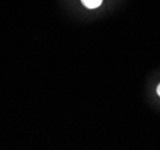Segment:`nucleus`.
Returning a JSON list of instances; mask_svg holds the SVG:
<instances>
[{
	"label": "nucleus",
	"instance_id": "nucleus-1",
	"mask_svg": "<svg viewBox=\"0 0 160 150\" xmlns=\"http://www.w3.org/2000/svg\"><path fill=\"white\" fill-rule=\"evenodd\" d=\"M103 0H81V3L87 7V8H97L100 6Z\"/></svg>",
	"mask_w": 160,
	"mask_h": 150
},
{
	"label": "nucleus",
	"instance_id": "nucleus-2",
	"mask_svg": "<svg viewBox=\"0 0 160 150\" xmlns=\"http://www.w3.org/2000/svg\"><path fill=\"white\" fill-rule=\"evenodd\" d=\"M157 94L160 96V84L158 85V88H157Z\"/></svg>",
	"mask_w": 160,
	"mask_h": 150
}]
</instances>
